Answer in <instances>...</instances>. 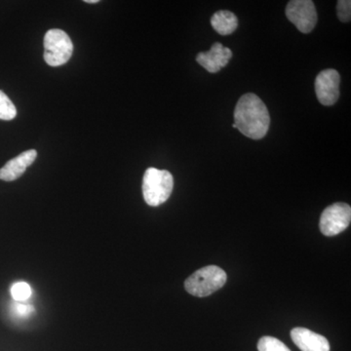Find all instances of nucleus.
<instances>
[{
  "label": "nucleus",
  "mask_w": 351,
  "mask_h": 351,
  "mask_svg": "<svg viewBox=\"0 0 351 351\" xmlns=\"http://www.w3.org/2000/svg\"><path fill=\"white\" fill-rule=\"evenodd\" d=\"M234 124L246 137L261 140L269 129V110L257 95L245 94L235 107Z\"/></svg>",
  "instance_id": "1"
},
{
  "label": "nucleus",
  "mask_w": 351,
  "mask_h": 351,
  "mask_svg": "<svg viewBox=\"0 0 351 351\" xmlns=\"http://www.w3.org/2000/svg\"><path fill=\"white\" fill-rule=\"evenodd\" d=\"M174 188V179L169 171L149 168L143 179V195L147 205L157 207L168 200Z\"/></svg>",
  "instance_id": "2"
},
{
  "label": "nucleus",
  "mask_w": 351,
  "mask_h": 351,
  "mask_svg": "<svg viewBox=\"0 0 351 351\" xmlns=\"http://www.w3.org/2000/svg\"><path fill=\"white\" fill-rule=\"evenodd\" d=\"M226 279L225 270L217 265H208L191 274L184 282V288L195 297H207L223 288Z\"/></svg>",
  "instance_id": "3"
},
{
  "label": "nucleus",
  "mask_w": 351,
  "mask_h": 351,
  "mask_svg": "<svg viewBox=\"0 0 351 351\" xmlns=\"http://www.w3.org/2000/svg\"><path fill=\"white\" fill-rule=\"evenodd\" d=\"M73 44L66 32L52 29L44 36V60L51 66L68 63L73 56Z\"/></svg>",
  "instance_id": "4"
},
{
  "label": "nucleus",
  "mask_w": 351,
  "mask_h": 351,
  "mask_svg": "<svg viewBox=\"0 0 351 351\" xmlns=\"http://www.w3.org/2000/svg\"><path fill=\"white\" fill-rule=\"evenodd\" d=\"M351 208L346 203H335L327 207L320 217V232L325 237H335L345 232L350 225Z\"/></svg>",
  "instance_id": "5"
},
{
  "label": "nucleus",
  "mask_w": 351,
  "mask_h": 351,
  "mask_svg": "<svg viewBox=\"0 0 351 351\" xmlns=\"http://www.w3.org/2000/svg\"><path fill=\"white\" fill-rule=\"evenodd\" d=\"M286 16L302 34H309L317 24V12L311 0H292L286 7Z\"/></svg>",
  "instance_id": "6"
},
{
  "label": "nucleus",
  "mask_w": 351,
  "mask_h": 351,
  "mask_svg": "<svg viewBox=\"0 0 351 351\" xmlns=\"http://www.w3.org/2000/svg\"><path fill=\"white\" fill-rule=\"evenodd\" d=\"M341 76L336 69H328L316 76L315 93L323 106L335 105L339 98Z\"/></svg>",
  "instance_id": "7"
},
{
  "label": "nucleus",
  "mask_w": 351,
  "mask_h": 351,
  "mask_svg": "<svg viewBox=\"0 0 351 351\" xmlns=\"http://www.w3.org/2000/svg\"><path fill=\"white\" fill-rule=\"evenodd\" d=\"M232 58V52L230 48L225 47L223 44L216 43L212 45L211 49L207 52H201L196 57V62L208 73H219L225 68Z\"/></svg>",
  "instance_id": "8"
},
{
  "label": "nucleus",
  "mask_w": 351,
  "mask_h": 351,
  "mask_svg": "<svg viewBox=\"0 0 351 351\" xmlns=\"http://www.w3.org/2000/svg\"><path fill=\"white\" fill-rule=\"evenodd\" d=\"M291 338L302 351H330L331 348L325 337L306 328H294L291 331Z\"/></svg>",
  "instance_id": "9"
},
{
  "label": "nucleus",
  "mask_w": 351,
  "mask_h": 351,
  "mask_svg": "<svg viewBox=\"0 0 351 351\" xmlns=\"http://www.w3.org/2000/svg\"><path fill=\"white\" fill-rule=\"evenodd\" d=\"M36 156H38V152L34 149H29L11 159L0 169V180L12 182L19 179L27 168L34 162Z\"/></svg>",
  "instance_id": "10"
},
{
  "label": "nucleus",
  "mask_w": 351,
  "mask_h": 351,
  "mask_svg": "<svg viewBox=\"0 0 351 351\" xmlns=\"http://www.w3.org/2000/svg\"><path fill=\"white\" fill-rule=\"evenodd\" d=\"M211 25L215 31L221 36H230L237 31L239 27V19L235 14L230 11H218L212 16Z\"/></svg>",
  "instance_id": "11"
},
{
  "label": "nucleus",
  "mask_w": 351,
  "mask_h": 351,
  "mask_svg": "<svg viewBox=\"0 0 351 351\" xmlns=\"http://www.w3.org/2000/svg\"><path fill=\"white\" fill-rule=\"evenodd\" d=\"M16 115H17V110L12 101L0 90V119L9 121L15 119Z\"/></svg>",
  "instance_id": "12"
},
{
  "label": "nucleus",
  "mask_w": 351,
  "mask_h": 351,
  "mask_svg": "<svg viewBox=\"0 0 351 351\" xmlns=\"http://www.w3.org/2000/svg\"><path fill=\"white\" fill-rule=\"evenodd\" d=\"M258 351H291L282 341L274 337H263L258 343Z\"/></svg>",
  "instance_id": "13"
},
{
  "label": "nucleus",
  "mask_w": 351,
  "mask_h": 351,
  "mask_svg": "<svg viewBox=\"0 0 351 351\" xmlns=\"http://www.w3.org/2000/svg\"><path fill=\"white\" fill-rule=\"evenodd\" d=\"M11 295L16 302H25L31 298L32 288L25 282H17L13 284L11 287Z\"/></svg>",
  "instance_id": "14"
},
{
  "label": "nucleus",
  "mask_w": 351,
  "mask_h": 351,
  "mask_svg": "<svg viewBox=\"0 0 351 351\" xmlns=\"http://www.w3.org/2000/svg\"><path fill=\"white\" fill-rule=\"evenodd\" d=\"M337 13H338L339 19L341 22H350L351 1L350 0H339L337 4Z\"/></svg>",
  "instance_id": "15"
},
{
  "label": "nucleus",
  "mask_w": 351,
  "mask_h": 351,
  "mask_svg": "<svg viewBox=\"0 0 351 351\" xmlns=\"http://www.w3.org/2000/svg\"><path fill=\"white\" fill-rule=\"evenodd\" d=\"M14 311L19 316H29V314L34 313V308L31 304H22V302H17L14 306Z\"/></svg>",
  "instance_id": "16"
},
{
  "label": "nucleus",
  "mask_w": 351,
  "mask_h": 351,
  "mask_svg": "<svg viewBox=\"0 0 351 351\" xmlns=\"http://www.w3.org/2000/svg\"><path fill=\"white\" fill-rule=\"evenodd\" d=\"M86 3H98L99 0H85Z\"/></svg>",
  "instance_id": "17"
},
{
  "label": "nucleus",
  "mask_w": 351,
  "mask_h": 351,
  "mask_svg": "<svg viewBox=\"0 0 351 351\" xmlns=\"http://www.w3.org/2000/svg\"><path fill=\"white\" fill-rule=\"evenodd\" d=\"M232 127H233V128H237V125H235L234 123L232 124Z\"/></svg>",
  "instance_id": "18"
}]
</instances>
